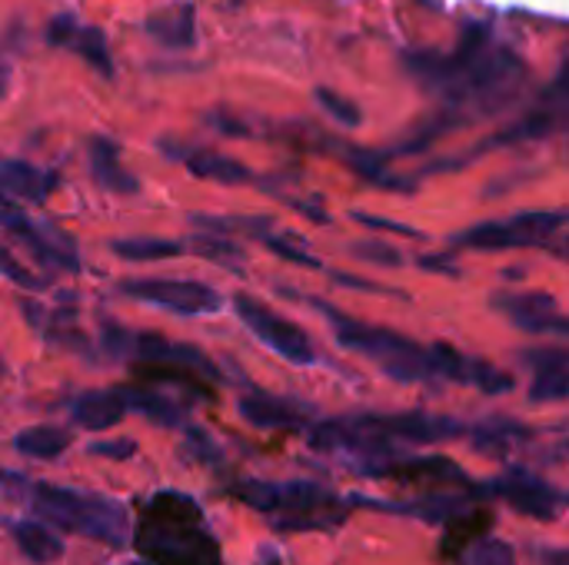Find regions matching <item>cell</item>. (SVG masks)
Instances as JSON below:
<instances>
[{"label":"cell","instance_id":"6da1fadb","mask_svg":"<svg viewBox=\"0 0 569 565\" xmlns=\"http://www.w3.org/2000/svg\"><path fill=\"white\" fill-rule=\"evenodd\" d=\"M467 426L453 416H430V413H363V416H343L330 420L310 430V443L327 453H347L357 456V463L370 460H390L400 456V446H423V443H443L463 436ZM353 463V466H357Z\"/></svg>","mask_w":569,"mask_h":565},{"label":"cell","instance_id":"7a4b0ae2","mask_svg":"<svg viewBox=\"0 0 569 565\" xmlns=\"http://www.w3.org/2000/svg\"><path fill=\"white\" fill-rule=\"evenodd\" d=\"M133 546L150 565H223L200 503L177 490H160L143 503Z\"/></svg>","mask_w":569,"mask_h":565},{"label":"cell","instance_id":"3957f363","mask_svg":"<svg viewBox=\"0 0 569 565\" xmlns=\"http://www.w3.org/2000/svg\"><path fill=\"white\" fill-rule=\"evenodd\" d=\"M0 483L7 490L20 493L40 519H47L67 533H83L107 546L127 543V509L117 500L67 490V486H50V483H30L17 473H3V470H0Z\"/></svg>","mask_w":569,"mask_h":565},{"label":"cell","instance_id":"277c9868","mask_svg":"<svg viewBox=\"0 0 569 565\" xmlns=\"http://www.w3.org/2000/svg\"><path fill=\"white\" fill-rule=\"evenodd\" d=\"M233 496L247 506L267 513L273 519L277 533H310V529H333L347 519L343 500H337L330 490L290 480V483H263V480H240L233 483Z\"/></svg>","mask_w":569,"mask_h":565},{"label":"cell","instance_id":"5b68a950","mask_svg":"<svg viewBox=\"0 0 569 565\" xmlns=\"http://www.w3.org/2000/svg\"><path fill=\"white\" fill-rule=\"evenodd\" d=\"M313 306L333 323V333L340 340V346L360 353V356H370L390 380H400V383H420V380H433V363H430V350L393 333V330H380V326H370V323H360L347 313H340L337 306H327V303H317Z\"/></svg>","mask_w":569,"mask_h":565},{"label":"cell","instance_id":"8992f818","mask_svg":"<svg viewBox=\"0 0 569 565\" xmlns=\"http://www.w3.org/2000/svg\"><path fill=\"white\" fill-rule=\"evenodd\" d=\"M107 346H110V353H117V356L133 353V356L143 360V363L170 366V370L190 373V376H197V380L207 383V386H213V383L223 380L220 370H217V363H213L200 346L177 343V340H167V336H157V333H123V330L107 326Z\"/></svg>","mask_w":569,"mask_h":565},{"label":"cell","instance_id":"52a82bcc","mask_svg":"<svg viewBox=\"0 0 569 565\" xmlns=\"http://www.w3.org/2000/svg\"><path fill=\"white\" fill-rule=\"evenodd\" d=\"M567 213L560 210H527L510 220L497 223H477L463 233H457L460 246L473 250H520V246H550L557 233L563 230Z\"/></svg>","mask_w":569,"mask_h":565},{"label":"cell","instance_id":"ba28073f","mask_svg":"<svg viewBox=\"0 0 569 565\" xmlns=\"http://www.w3.org/2000/svg\"><path fill=\"white\" fill-rule=\"evenodd\" d=\"M233 306H237L240 320L247 323V330H250L260 343H267L277 356H283L287 363L310 366V363L317 360L310 336H307L297 323H290L287 316L273 313L270 306H263V303L253 300L250 293H237Z\"/></svg>","mask_w":569,"mask_h":565},{"label":"cell","instance_id":"9c48e42d","mask_svg":"<svg viewBox=\"0 0 569 565\" xmlns=\"http://www.w3.org/2000/svg\"><path fill=\"white\" fill-rule=\"evenodd\" d=\"M120 290L140 303L160 306L177 316H210L223 310L220 290L200 280H127Z\"/></svg>","mask_w":569,"mask_h":565},{"label":"cell","instance_id":"30bf717a","mask_svg":"<svg viewBox=\"0 0 569 565\" xmlns=\"http://www.w3.org/2000/svg\"><path fill=\"white\" fill-rule=\"evenodd\" d=\"M480 496H500L507 500L517 513L533 516V519H560V509L567 506V496L550 486L547 480L533 476L530 470H510L500 480H490L487 486H477Z\"/></svg>","mask_w":569,"mask_h":565},{"label":"cell","instance_id":"8fae6325","mask_svg":"<svg viewBox=\"0 0 569 565\" xmlns=\"http://www.w3.org/2000/svg\"><path fill=\"white\" fill-rule=\"evenodd\" d=\"M363 476H387V480H400V483H457L467 486L470 493L480 496V490L470 483L467 470L447 456H390V460H370V463H357L353 466Z\"/></svg>","mask_w":569,"mask_h":565},{"label":"cell","instance_id":"7c38bea8","mask_svg":"<svg viewBox=\"0 0 569 565\" xmlns=\"http://www.w3.org/2000/svg\"><path fill=\"white\" fill-rule=\"evenodd\" d=\"M493 310H500L523 333L569 336V320L563 316L557 296L550 293H500L493 296Z\"/></svg>","mask_w":569,"mask_h":565},{"label":"cell","instance_id":"4fadbf2b","mask_svg":"<svg viewBox=\"0 0 569 565\" xmlns=\"http://www.w3.org/2000/svg\"><path fill=\"white\" fill-rule=\"evenodd\" d=\"M240 416L257 430H307L310 406L283 396H270L263 390H250L240 396Z\"/></svg>","mask_w":569,"mask_h":565},{"label":"cell","instance_id":"5bb4252c","mask_svg":"<svg viewBox=\"0 0 569 565\" xmlns=\"http://www.w3.org/2000/svg\"><path fill=\"white\" fill-rule=\"evenodd\" d=\"M350 506H367L377 513H390V516H410V519H423V523H447L453 516H463L470 500L467 496H423V500H410V503H397V500H367V496H353L347 500Z\"/></svg>","mask_w":569,"mask_h":565},{"label":"cell","instance_id":"9a60e30c","mask_svg":"<svg viewBox=\"0 0 569 565\" xmlns=\"http://www.w3.org/2000/svg\"><path fill=\"white\" fill-rule=\"evenodd\" d=\"M527 363L533 366V403H560L569 396V356L567 350H530Z\"/></svg>","mask_w":569,"mask_h":565},{"label":"cell","instance_id":"2e32d148","mask_svg":"<svg viewBox=\"0 0 569 565\" xmlns=\"http://www.w3.org/2000/svg\"><path fill=\"white\" fill-rule=\"evenodd\" d=\"M70 416L83 426V430H110L127 416V403L120 390H90L80 393L70 403Z\"/></svg>","mask_w":569,"mask_h":565},{"label":"cell","instance_id":"e0dca14e","mask_svg":"<svg viewBox=\"0 0 569 565\" xmlns=\"http://www.w3.org/2000/svg\"><path fill=\"white\" fill-rule=\"evenodd\" d=\"M90 170H93V180L103 186V190H113V193H137V176L123 170L120 163V147L110 140V137H93L90 140Z\"/></svg>","mask_w":569,"mask_h":565},{"label":"cell","instance_id":"ac0fdd59","mask_svg":"<svg viewBox=\"0 0 569 565\" xmlns=\"http://www.w3.org/2000/svg\"><path fill=\"white\" fill-rule=\"evenodd\" d=\"M123 393V403L127 410H137L143 413L150 423L157 426H187V403H180L177 396H167V393H157V390H140V386H120Z\"/></svg>","mask_w":569,"mask_h":565},{"label":"cell","instance_id":"d6986e66","mask_svg":"<svg viewBox=\"0 0 569 565\" xmlns=\"http://www.w3.org/2000/svg\"><path fill=\"white\" fill-rule=\"evenodd\" d=\"M53 186H57V176L33 167V163H23V160H3L0 163V190H7L10 196H23L30 203H40L50 196Z\"/></svg>","mask_w":569,"mask_h":565},{"label":"cell","instance_id":"ffe728a7","mask_svg":"<svg viewBox=\"0 0 569 565\" xmlns=\"http://www.w3.org/2000/svg\"><path fill=\"white\" fill-rule=\"evenodd\" d=\"M10 533H13L17 549H20L30 563L47 565L63 556V539L53 536L43 523H13Z\"/></svg>","mask_w":569,"mask_h":565},{"label":"cell","instance_id":"44dd1931","mask_svg":"<svg viewBox=\"0 0 569 565\" xmlns=\"http://www.w3.org/2000/svg\"><path fill=\"white\" fill-rule=\"evenodd\" d=\"M467 433H470L473 446L483 450V453H503V450H510L517 443H527L533 436L530 426H523L517 420H500V416L497 420H483V423H477Z\"/></svg>","mask_w":569,"mask_h":565},{"label":"cell","instance_id":"7402d4cb","mask_svg":"<svg viewBox=\"0 0 569 565\" xmlns=\"http://www.w3.org/2000/svg\"><path fill=\"white\" fill-rule=\"evenodd\" d=\"M63 30V37H67V43H73L103 77H110L113 73V60H110V50H107V43H103V33L97 30V27H83V30H77L73 27V20L70 17H57L53 20V27H50V33H60Z\"/></svg>","mask_w":569,"mask_h":565},{"label":"cell","instance_id":"603a6c76","mask_svg":"<svg viewBox=\"0 0 569 565\" xmlns=\"http://www.w3.org/2000/svg\"><path fill=\"white\" fill-rule=\"evenodd\" d=\"M70 446V433L60 426H27L13 436V450L30 460H57Z\"/></svg>","mask_w":569,"mask_h":565},{"label":"cell","instance_id":"cb8c5ba5","mask_svg":"<svg viewBox=\"0 0 569 565\" xmlns=\"http://www.w3.org/2000/svg\"><path fill=\"white\" fill-rule=\"evenodd\" d=\"M183 163L190 173L203 176V180H217V183H247L250 180V170L223 153H213V150H193V153H183Z\"/></svg>","mask_w":569,"mask_h":565},{"label":"cell","instance_id":"d4e9b609","mask_svg":"<svg viewBox=\"0 0 569 565\" xmlns=\"http://www.w3.org/2000/svg\"><path fill=\"white\" fill-rule=\"evenodd\" d=\"M183 246L177 240H160V236H130V240H113V253L130 260V263H150V260H170Z\"/></svg>","mask_w":569,"mask_h":565},{"label":"cell","instance_id":"484cf974","mask_svg":"<svg viewBox=\"0 0 569 565\" xmlns=\"http://www.w3.org/2000/svg\"><path fill=\"white\" fill-rule=\"evenodd\" d=\"M193 250L220 266H227L230 273H243V263H247V253L240 243L227 240V236H193Z\"/></svg>","mask_w":569,"mask_h":565},{"label":"cell","instance_id":"4316f807","mask_svg":"<svg viewBox=\"0 0 569 565\" xmlns=\"http://www.w3.org/2000/svg\"><path fill=\"white\" fill-rule=\"evenodd\" d=\"M150 33H157L167 47H190L193 43V17H190V10L183 7L180 10V17H153L150 23Z\"/></svg>","mask_w":569,"mask_h":565},{"label":"cell","instance_id":"83f0119b","mask_svg":"<svg viewBox=\"0 0 569 565\" xmlns=\"http://www.w3.org/2000/svg\"><path fill=\"white\" fill-rule=\"evenodd\" d=\"M263 243H267L277 256H283L287 263H300V266H307V270H323V263H320L317 256H310V253H307V246H297L300 240H297V236H290V233H280V236L263 233Z\"/></svg>","mask_w":569,"mask_h":565},{"label":"cell","instance_id":"f1b7e54d","mask_svg":"<svg viewBox=\"0 0 569 565\" xmlns=\"http://www.w3.org/2000/svg\"><path fill=\"white\" fill-rule=\"evenodd\" d=\"M350 253L363 263H373V266H400L403 263V253L383 240H360L350 246Z\"/></svg>","mask_w":569,"mask_h":565},{"label":"cell","instance_id":"f546056e","mask_svg":"<svg viewBox=\"0 0 569 565\" xmlns=\"http://www.w3.org/2000/svg\"><path fill=\"white\" fill-rule=\"evenodd\" d=\"M463 565H517L513 563V553L507 543L500 539H480L467 556H463Z\"/></svg>","mask_w":569,"mask_h":565},{"label":"cell","instance_id":"4dcf8cb0","mask_svg":"<svg viewBox=\"0 0 569 565\" xmlns=\"http://www.w3.org/2000/svg\"><path fill=\"white\" fill-rule=\"evenodd\" d=\"M317 100H320V103H323V107H327V110H330L343 127H357V123H360V107H357V103H350V100H343L340 93H333V90H323V87H320V90H317Z\"/></svg>","mask_w":569,"mask_h":565},{"label":"cell","instance_id":"1f68e13d","mask_svg":"<svg viewBox=\"0 0 569 565\" xmlns=\"http://www.w3.org/2000/svg\"><path fill=\"white\" fill-rule=\"evenodd\" d=\"M0 276H7L10 283H17L23 290H40L43 286V280L33 276V273H27V266L17 256H10L7 250H0Z\"/></svg>","mask_w":569,"mask_h":565},{"label":"cell","instance_id":"d6a6232c","mask_svg":"<svg viewBox=\"0 0 569 565\" xmlns=\"http://www.w3.org/2000/svg\"><path fill=\"white\" fill-rule=\"evenodd\" d=\"M353 220H357V223H363V226H370V230H387V233H397V236H413V240H420V236H423L420 230H413V226H407V223H397V220H383V216H373V213H360V210H353Z\"/></svg>","mask_w":569,"mask_h":565},{"label":"cell","instance_id":"836d02e7","mask_svg":"<svg viewBox=\"0 0 569 565\" xmlns=\"http://www.w3.org/2000/svg\"><path fill=\"white\" fill-rule=\"evenodd\" d=\"M187 443L193 446V453L203 460V463H210V466H220V450L213 446V440L200 430V426H187Z\"/></svg>","mask_w":569,"mask_h":565},{"label":"cell","instance_id":"e575fe53","mask_svg":"<svg viewBox=\"0 0 569 565\" xmlns=\"http://www.w3.org/2000/svg\"><path fill=\"white\" fill-rule=\"evenodd\" d=\"M90 456H103V460H130L137 453V443L133 440H113V443H93L87 450Z\"/></svg>","mask_w":569,"mask_h":565},{"label":"cell","instance_id":"d590c367","mask_svg":"<svg viewBox=\"0 0 569 565\" xmlns=\"http://www.w3.org/2000/svg\"><path fill=\"white\" fill-rule=\"evenodd\" d=\"M423 270H430V273H450V276H457L460 270H457V263H450V260H443V256H420L417 260Z\"/></svg>","mask_w":569,"mask_h":565},{"label":"cell","instance_id":"8d00e7d4","mask_svg":"<svg viewBox=\"0 0 569 565\" xmlns=\"http://www.w3.org/2000/svg\"><path fill=\"white\" fill-rule=\"evenodd\" d=\"M333 280L340 286H350V290H370V293H387L380 283H370V280H360V276H347V273H333Z\"/></svg>","mask_w":569,"mask_h":565},{"label":"cell","instance_id":"74e56055","mask_svg":"<svg viewBox=\"0 0 569 565\" xmlns=\"http://www.w3.org/2000/svg\"><path fill=\"white\" fill-rule=\"evenodd\" d=\"M7 83H10V77H7V70L0 67V97L7 93Z\"/></svg>","mask_w":569,"mask_h":565},{"label":"cell","instance_id":"f35d334b","mask_svg":"<svg viewBox=\"0 0 569 565\" xmlns=\"http://www.w3.org/2000/svg\"><path fill=\"white\" fill-rule=\"evenodd\" d=\"M0 376H3V360H0Z\"/></svg>","mask_w":569,"mask_h":565}]
</instances>
